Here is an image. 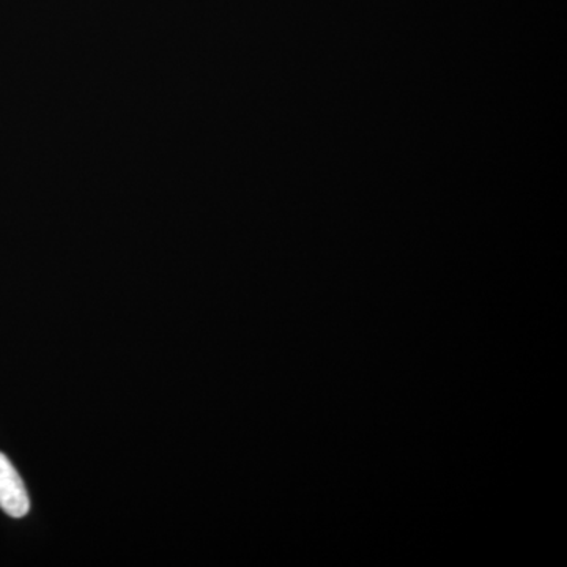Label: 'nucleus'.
<instances>
[{"instance_id":"nucleus-1","label":"nucleus","mask_w":567,"mask_h":567,"mask_svg":"<svg viewBox=\"0 0 567 567\" xmlns=\"http://www.w3.org/2000/svg\"><path fill=\"white\" fill-rule=\"evenodd\" d=\"M0 509L14 518L28 516L31 509L20 473L3 453H0Z\"/></svg>"}]
</instances>
